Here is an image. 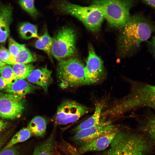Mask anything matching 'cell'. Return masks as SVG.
I'll return each mask as SVG.
<instances>
[{
	"instance_id": "cell-1",
	"label": "cell",
	"mask_w": 155,
	"mask_h": 155,
	"mask_svg": "<svg viewBox=\"0 0 155 155\" xmlns=\"http://www.w3.org/2000/svg\"><path fill=\"white\" fill-rule=\"evenodd\" d=\"M154 28L152 22L145 17L139 15L130 16L121 28L118 41L120 53L125 55L138 47L150 38Z\"/></svg>"
},
{
	"instance_id": "cell-2",
	"label": "cell",
	"mask_w": 155,
	"mask_h": 155,
	"mask_svg": "<svg viewBox=\"0 0 155 155\" xmlns=\"http://www.w3.org/2000/svg\"><path fill=\"white\" fill-rule=\"evenodd\" d=\"M149 140L144 134L119 130L108 149L95 155H146L152 149Z\"/></svg>"
},
{
	"instance_id": "cell-3",
	"label": "cell",
	"mask_w": 155,
	"mask_h": 155,
	"mask_svg": "<svg viewBox=\"0 0 155 155\" xmlns=\"http://www.w3.org/2000/svg\"><path fill=\"white\" fill-rule=\"evenodd\" d=\"M119 105L125 113L146 107L155 110V85L133 82L130 93L120 100Z\"/></svg>"
},
{
	"instance_id": "cell-4",
	"label": "cell",
	"mask_w": 155,
	"mask_h": 155,
	"mask_svg": "<svg viewBox=\"0 0 155 155\" xmlns=\"http://www.w3.org/2000/svg\"><path fill=\"white\" fill-rule=\"evenodd\" d=\"M59 61L57 76L60 88L66 89L87 85L85 65L80 59L70 57Z\"/></svg>"
},
{
	"instance_id": "cell-5",
	"label": "cell",
	"mask_w": 155,
	"mask_h": 155,
	"mask_svg": "<svg viewBox=\"0 0 155 155\" xmlns=\"http://www.w3.org/2000/svg\"><path fill=\"white\" fill-rule=\"evenodd\" d=\"M58 8L62 12L71 15L78 19L92 32H96L100 30L104 19L101 10L93 5L82 6L63 1L58 4Z\"/></svg>"
},
{
	"instance_id": "cell-6",
	"label": "cell",
	"mask_w": 155,
	"mask_h": 155,
	"mask_svg": "<svg viewBox=\"0 0 155 155\" xmlns=\"http://www.w3.org/2000/svg\"><path fill=\"white\" fill-rule=\"evenodd\" d=\"M133 2L128 0H98L92 3L102 11L111 26L121 28L130 17V10Z\"/></svg>"
},
{
	"instance_id": "cell-7",
	"label": "cell",
	"mask_w": 155,
	"mask_h": 155,
	"mask_svg": "<svg viewBox=\"0 0 155 155\" xmlns=\"http://www.w3.org/2000/svg\"><path fill=\"white\" fill-rule=\"evenodd\" d=\"M76 35L74 30L64 27L53 38L51 54L59 61L73 56L76 53Z\"/></svg>"
},
{
	"instance_id": "cell-8",
	"label": "cell",
	"mask_w": 155,
	"mask_h": 155,
	"mask_svg": "<svg viewBox=\"0 0 155 155\" xmlns=\"http://www.w3.org/2000/svg\"><path fill=\"white\" fill-rule=\"evenodd\" d=\"M90 111V108L74 101H65L57 108L54 119V125H64L74 122Z\"/></svg>"
},
{
	"instance_id": "cell-9",
	"label": "cell",
	"mask_w": 155,
	"mask_h": 155,
	"mask_svg": "<svg viewBox=\"0 0 155 155\" xmlns=\"http://www.w3.org/2000/svg\"><path fill=\"white\" fill-rule=\"evenodd\" d=\"M24 107L22 98L8 93L0 95V117L9 119L18 118Z\"/></svg>"
},
{
	"instance_id": "cell-10",
	"label": "cell",
	"mask_w": 155,
	"mask_h": 155,
	"mask_svg": "<svg viewBox=\"0 0 155 155\" xmlns=\"http://www.w3.org/2000/svg\"><path fill=\"white\" fill-rule=\"evenodd\" d=\"M118 127L109 121L101 120L97 125L81 130L74 134L72 139L74 143L81 146L107 133L118 129Z\"/></svg>"
},
{
	"instance_id": "cell-11",
	"label": "cell",
	"mask_w": 155,
	"mask_h": 155,
	"mask_svg": "<svg viewBox=\"0 0 155 155\" xmlns=\"http://www.w3.org/2000/svg\"><path fill=\"white\" fill-rule=\"evenodd\" d=\"M85 71L87 85L98 82L105 74L102 60L90 45L89 46Z\"/></svg>"
},
{
	"instance_id": "cell-12",
	"label": "cell",
	"mask_w": 155,
	"mask_h": 155,
	"mask_svg": "<svg viewBox=\"0 0 155 155\" xmlns=\"http://www.w3.org/2000/svg\"><path fill=\"white\" fill-rule=\"evenodd\" d=\"M119 130L117 129L102 135L80 146L77 150L80 155L92 151H103L108 147Z\"/></svg>"
},
{
	"instance_id": "cell-13",
	"label": "cell",
	"mask_w": 155,
	"mask_h": 155,
	"mask_svg": "<svg viewBox=\"0 0 155 155\" xmlns=\"http://www.w3.org/2000/svg\"><path fill=\"white\" fill-rule=\"evenodd\" d=\"M51 74L52 71L45 67L34 69L26 79L29 82L42 88L46 92L53 81Z\"/></svg>"
},
{
	"instance_id": "cell-14",
	"label": "cell",
	"mask_w": 155,
	"mask_h": 155,
	"mask_svg": "<svg viewBox=\"0 0 155 155\" xmlns=\"http://www.w3.org/2000/svg\"><path fill=\"white\" fill-rule=\"evenodd\" d=\"M12 10L11 7L9 5L0 6V43L5 42L9 34Z\"/></svg>"
},
{
	"instance_id": "cell-15",
	"label": "cell",
	"mask_w": 155,
	"mask_h": 155,
	"mask_svg": "<svg viewBox=\"0 0 155 155\" xmlns=\"http://www.w3.org/2000/svg\"><path fill=\"white\" fill-rule=\"evenodd\" d=\"M38 86L34 85L24 80H17L9 84L5 91L8 93L22 97L32 93Z\"/></svg>"
},
{
	"instance_id": "cell-16",
	"label": "cell",
	"mask_w": 155,
	"mask_h": 155,
	"mask_svg": "<svg viewBox=\"0 0 155 155\" xmlns=\"http://www.w3.org/2000/svg\"><path fill=\"white\" fill-rule=\"evenodd\" d=\"M103 106V103H98L97 104L93 115L72 129L73 133L75 134L81 130L98 124L101 121V115Z\"/></svg>"
},
{
	"instance_id": "cell-17",
	"label": "cell",
	"mask_w": 155,
	"mask_h": 155,
	"mask_svg": "<svg viewBox=\"0 0 155 155\" xmlns=\"http://www.w3.org/2000/svg\"><path fill=\"white\" fill-rule=\"evenodd\" d=\"M56 146L54 133L53 132L46 140L36 147L32 155H54Z\"/></svg>"
},
{
	"instance_id": "cell-18",
	"label": "cell",
	"mask_w": 155,
	"mask_h": 155,
	"mask_svg": "<svg viewBox=\"0 0 155 155\" xmlns=\"http://www.w3.org/2000/svg\"><path fill=\"white\" fill-rule=\"evenodd\" d=\"M47 124V122L45 118L38 116L31 120L27 127L32 135L36 137H42L45 133Z\"/></svg>"
},
{
	"instance_id": "cell-19",
	"label": "cell",
	"mask_w": 155,
	"mask_h": 155,
	"mask_svg": "<svg viewBox=\"0 0 155 155\" xmlns=\"http://www.w3.org/2000/svg\"><path fill=\"white\" fill-rule=\"evenodd\" d=\"M142 126L144 134L150 140L155 143V115H147Z\"/></svg>"
},
{
	"instance_id": "cell-20",
	"label": "cell",
	"mask_w": 155,
	"mask_h": 155,
	"mask_svg": "<svg viewBox=\"0 0 155 155\" xmlns=\"http://www.w3.org/2000/svg\"><path fill=\"white\" fill-rule=\"evenodd\" d=\"M19 32L21 37L23 39H28L33 38H38L37 26L28 22L21 24L19 28Z\"/></svg>"
},
{
	"instance_id": "cell-21",
	"label": "cell",
	"mask_w": 155,
	"mask_h": 155,
	"mask_svg": "<svg viewBox=\"0 0 155 155\" xmlns=\"http://www.w3.org/2000/svg\"><path fill=\"white\" fill-rule=\"evenodd\" d=\"M12 67L18 80H24L31 73L35 67L30 63L16 64L12 65Z\"/></svg>"
},
{
	"instance_id": "cell-22",
	"label": "cell",
	"mask_w": 155,
	"mask_h": 155,
	"mask_svg": "<svg viewBox=\"0 0 155 155\" xmlns=\"http://www.w3.org/2000/svg\"><path fill=\"white\" fill-rule=\"evenodd\" d=\"M36 60V58L34 55L25 46L18 55L13 58L12 65L16 64H28Z\"/></svg>"
},
{
	"instance_id": "cell-23",
	"label": "cell",
	"mask_w": 155,
	"mask_h": 155,
	"mask_svg": "<svg viewBox=\"0 0 155 155\" xmlns=\"http://www.w3.org/2000/svg\"><path fill=\"white\" fill-rule=\"evenodd\" d=\"M32 134L27 127L24 128L17 132L12 137L3 150L10 147L18 143L26 141L29 139Z\"/></svg>"
},
{
	"instance_id": "cell-24",
	"label": "cell",
	"mask_w": 155,
	"mask_h": 155,
	"mask_svg": "<svg viewBox=\"0 0 155 155\" xmlns=\"http://www.w3.org/2000/svg\"><path fill=\"white\" fill-rule=\"evenodd\" d=\"M1 77L4 80L11 84L18 79L10 65H5L0 69Z\"/></svg>"
},
{
	"instance_id": "cell-25",
	"label": "cell",
	"mask_w": 155,
	"mask_h": 155,
	"mask_svg": "<svg viewBox=\"0 0 155 155\" xmlns=\"http://www.w3.org/2000/svg\"><path fill=\"white\" fill-rule=\"evenodd\" d=\"M18 3L23 9L33 18H36L38 16V13L35 6L34 0H20Z\"/></svg>"
},
{
	"instance_id": "cell-26",
	"label": "cell",
	"mask_w": 155,
	"mask_h": 155,
	"mask_svg": "<svg viewBox=\"0 0 155 155\" xmlns=\"http://www.w3.org/2000/svg\"><path fill=\"white\" fill-rule=\"evenodd\" d=\"M8 44V50L13 57L16 56L23 47L25 46L24 44L18 43L11 38L9 39Z\"/></svg>"
},
{
	"instance_id": "cell-27",
	"label": "cell",
	"mask_w": 155,
	"mask_h": 155,
	"mask_svg": "<svg viewBox=\"0 0 155 155\" xmlns=\"http://www.w3.org/2000/svg\"><path fill=\"white\" fill-rule=\"evenodd\" d=\"M8 49L3 46L0 47V61L6 64L12 65L13 59Z\"/></svg>"
},
{
	"instance_id": "cell-28",
	"label": "cell",
	"mask_w": 155,
	"mask_h": 155,
	"mask_svg": "<svg viewBox=\"0 0 155 155\" xmlns=\"http://www.w3.org/2000/svg\"><path fill=\"white\" fill-rule=\"evenodd\" d=\"M35 46L36 48L44 51L50 57L51 54V49L44 43L39 37L35 42Z\"/></svg>"
},
{
	"instance_id": "cell-29",
	"label": "cell",
	"mask_w": 155,
	"mask_h": 155,
	"mask_svg": "<svg viewBox=\"0 0 155 155\" xmlns=\"http://www.w3.org/2000/svg\"><path fill=\"white\" fill-rule=\"evenodd\" d=\"M39 38L44 43L51 49L53 38L49 35L47 31L46 30L43 35L39 36Z\"/></svg>"
},
{
	"instance_id": "cell-30",
	"label": "cell",
	"mask_w": 155,
	"mask_h": 155,
	"mask_svg": "<svg viewBox=\"0 0 155 155\" xmlns=\"http://www.w3.org/2000/svg\"><path fill=\"white\" fill-rule=\"evenodd\" d=\"M0 155H20L18 149L14 146L7 149L2 150Z\"/></svg>"
},
{
	"instance_id": "cell-31",
	"label": "cell",
	"mask_w": 155,
	"mask_h": 155,
	"mask_svg": "<svg viewBox=\"0 0 155 155\" xmlns=\"http://www.w3.org/2000/svg\"><path fill=\"white\" fill-rule=\"evenodd\" d=\"M147 44L150 51L155 58V36L148 41Z\"/></svg>"
},
{
	"instance_id": "cell-32",
	"label": "cell",
	"mask_w": 155,
	"mask_h": 155,
	"mask_svg": "<svg viewBox=\"0 0 155 155\" xmlns=\"http://www.w3.org/2000/svg\"><path fill=\"white\" fill-rule=\"evenodd\" d=\"M63 155H80L77 149L73 146L68 148L65 151Z\"/></svg>"
},
{
	"instance_id": "cell-33",
	"label": "cell",
	"mask_w": 155,
	"mask_h": 155,
	"mask_svg": "<svg viewBox=\"0 0 155 155\" xmlns=\"http://www.w3.org/2000/svg\"><path fill=\"white\" fill-rule=\"evenodd\" d=\"M9 84L0 77V90H5Z\"/></svg>"
},
{
	"instance_id": "cell-34",
	"label": "cell",
	"mask_w": 155,
	"mask_h": 155,
	"mask_svg": "<svg viewBox=\"0 0 155 155\" xmlns=\"http://www.w3.org/2000/svg\"><path fill=\"white\" fill-rule=\"evenodd\" d=\"M142 2L144 4L151 7L155 11V0H144Z\"/></svg>"
},
{
	"instance_id": "cell-35",
	"label": "cell",
	"mask_w": 155,
	"mask_h": 155,
	"mask_svg": "<svg viewBox=\"0 0 155 155\" xmlns=\"http://www.w3.org/2000/svg\"><path fill=\"white\" fill-rule=\"evenodd\" d=\"M7 126L6 123L0 119V132L6 128Z\"/></svg>"
},
{
	"instance_id": "cell-36",
	"label": "cell",
	"mask_w": 155,
	"mask_h": 155,
	"mask_svg": "<svg viewBox=\"0 0 155 155\" xmlns=\"http://www.w3.org/2000/svg\"><path fill=\"white\" fill-rule=\"evenodd\" d=\"M6 138L5 135H0V149L5 142Z\"/></svg>"
},
{
	"instance_id": "cell-37",
	"label": "cell",
	"mask_w": 155,
	"mask_h": 155,
	"mask_svg": "<svg viewBox=\"0 0 155 155\" xmlns=\"http://www.w3.org/2000/svg\"><path fill=\"white\" fill-rule=\"evenodd\" d=\"M6 64L0 61V69L3 66H4Z\"/></svg>"
}]
</instances>
